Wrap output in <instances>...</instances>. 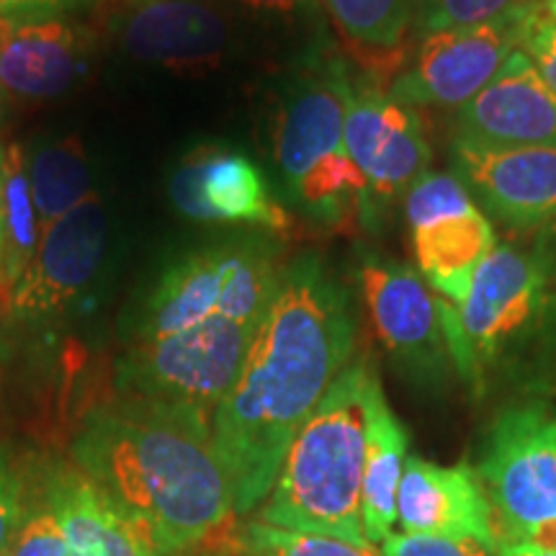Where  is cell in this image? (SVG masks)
I'll return each mask as SVG.
<instances>
[{"instance_id": "4316f807", "label": "cell", "mask_w": 556, "mask_h": 556, "mask_svg": "<svg viewBox=\"0 0 556 556\" xmlns=\"http://www.w3.org/2000/svg\"><path fill=\"white\" fill-rule=\"evenodd\" d=\"M526 0H415V39L443 29H462L492 21Z\"/></svg>"}, {"instance_id": "ac0fdd59", "label": "cell", "mask_w": 556, "mask_h": 556, "mask_svg": "<svg viewBox=\"0 0 556 556\" xmlns=\"http://www.w3.org/2000/svg\"><path fill=\"white\" fill-rule=\"evenodd\" d=\"M93 34L67 16L0 21V88L24 101L65 96L88 73Z\"/></svg>"}, {"instance_id": "e575fe53", "label": "cell", "mask_w": 556, "mask_h": 556, "mask_svg": "<svg viewBox=\"0 0 556 556\" xmlns=\"http://www.w3.org/2000/svg\"><path fill=\"white\" fill-rule=\"evenodd\" d=\"M500 556H556V552L541 548L531 541H518V544H503L500 546Z\"/></svg>"}, {"instance_id": "8fae6325", "label": "cell", "mask_w": 556, "mask_h": 556, "mask_svg": "<svg viewBox=\"0 0 556 556\" xmlns=\"http://www.w3.org/2000/svg\"><path fill=\"white\" fill-rule=\"evenodd\" d=\"M415 270L451 304L471 283L497 245L495 227L454 173L428 170L402 201Z\"/></svg>"}, {"instance_id": "4fadbf2b", "label": "cell", "mask_w": 556, "mask_h": 556, "mask_svg": "<svg viewBox=\"0 0 556 556\" xmlns=\"http://www.w3.org/2000/svg\"><path fill=\"white\" fill-rule=\"evenodd\" d=\"M358 289L374 332L402 377L417 387H441L454 364L438 296L422 276L407 263L364 250L358 258Z\"/></svg>"}, {"instance_id": "d4e9b609", "label": "cell", "mask_w": 556, "mask_h": 556, "mask_svg": "<svg viewBox=\"0 0 556 556\" xmlns=\"http://www.w3.org/2000/svg\"><path fill=\"white\" fill-rule=\"evenodd\" d=\"M235 554L240 556H381L374 544H351V541L299 533L250 520L235 533Z\"/></svg>"}, {"instance_id": "4dcf8cb0", "label": "cell", "mask_w": 556, "mask_h": 556, "mask_svg": "<svg viewBox=\"0 0 556 556\" xmlns=\"http://www.w3.org/2000/svg\"><path fill=\"white\" fill-rule=\"evenodd\" d=\"M242 9L281 24H296V21L317 18L323 0H235Z\"/></svg>"}, {"instance_id": "5b68a950", "label": "cell", "mask_w": 556, "mask_h": 556, "mask_svg": "<svg viewBox=\"0 0 556 556\" xmlns=\"http://www.w3.org/2000/svg\"><path fill=\"white\" fill-rule=\"evenodd\" d=\"M283 266V245L266 232L191 250L150 289L131 340L176 336L212 319L261 325L281 287Z\"/></svg>"}, {"instance_id": "ffe728a7", "label": "cell", "mask_w": 556, "mask_h": 556, "mask_svg": "<svg viewBox=\"0 0 556 556\" xmlns=\"http://www.w3.org/2000/svg\"><path fill=\"white\" fill-rule=\"evenodd\" d=\"M34 482L58 513L67 556H173L124 516L73 462H47Z\"/></svg>"}, {"instance_id": "277c9868", "label": "cell", "mask_w": 556, "mask_h": 556, "mask_svg": "<svg viewBox=\"0 0 556 556\" xmlns=\"http://www.w3.org/2000/svg\"><path fill=\"white\" fill-rule=\"evenodd\" d=\"M454 371L484 397L528 358L556 353V287L523 240L497 242L462 304L438 296Z\"/></svg>"}, {"instance_id": "30bf717a", "label": "cell", "mask_w": 556, "mask_h": 556, "mask_svg": "<svg viewBox=\"0 0 556 556\" xmlns=\"http://www.w3.org/2000/svg\"><path fill=\"white\" fill-rule=\"evenodd\" d=\"M533 3L484 24L443 29L415 39L405 65L389 80L387 93L409 109H448L475 99L520 50Z\"/></svg>"}, {"instance_id": "e0dca14e", "label": "cell", "mask_w": 556, "mask_h": 556, "mask_svg": "<svg viewBox=\"0 0 556 556\" xmlns=\"http://www.w3.org/2000/svg\"><path fill=\"white\" fill-rule=\"evenodd\" d=\"M451 139L475 144H556V93L523 50L451 116Z\"/></svg>"}, {"instance_id": "9c48e42d", "label": "cell", "mask_w": 556, "mask_h": 556, "mask_svg": "<svg viewBox=\"0 0 556 556\" xmlns=\"http://www.w3.org/2000/svg\"><path fill=\"white\" fill-rule=\"evenodd\" d=\"M345 150L366 184L358 225L379 232L389 212L430 170L426 124L415 109L394 101L374 78H356L345 116Z\"/></svg>"}, {"instance_id": "1f68e13d", "label": "cell", "mask_w": 556, "mask_h": 556, "mask_svg": "<svg viewBox=\"0 0 556 556\" xmlns=\"http://www.w3.org/2000/svg\"><path fill=\"white\" fill-rule=\"evenodd\" d=\"M86 3L88 0H0V21L67 16L70 11Z\"/></svg>"}, {"instance_id": "2e32d148", "label": "cell", "mask_w": 556, "mask_h": 556, "mask_svg": "<svg viewBox=\"0 0 556 556\" xmlns=\"http://www.w3.org/2000/svg\"><path fill=\"white\" fill-rule=\"evenodd\" d=\"M103 13L114 45L148 65H212L232 45L222 0H106Z\"/></svg>"}, {"instance_id": "3957f363", "label": "cell", "mask_w": 556, "mask_h": 556, "mask_svg": "<svg viewBox=\"0 0 556 556\" xmlns=\"http://www.w3.org/2000/svg\"><path fill=\"white\" fill-rule=\"evenodd\" d=\"M381 389L368 356L351 361L283 456L258 520L299 533L368 544L361 484L374 394Z\"/></svg>"}, {"instance_id": "5bb4252c", "label": "cell", "mask_w": 556, "mask_h": 556, "mask_svg": "<svg viewBox=\"0 0 556 556\" xmlns=\"http://www.w3.org/2000/svg\"><path fill=\"white\" fill-rule=\"evenodd\" d=\"M451 168L477 206L507 232L556 219V144H475L451 139Z\"/></svg>"}, {"instance_id": "8d00e7d4", "label": "cell", "mask_w": 556, "mask_h": 556, "mask_svg": "<svg viewBox=\"0 0 556 556\" xmlns=\"http://www.w3.org/2000/svg\"><path fill=\"white\" fill-rule=\"evenodd\" d=\"M544 9H546L548 16H552V18L556 21V3H552V5H544Z\"/></svg>"}, {"instance_id": "ba28073f", "label": "cell", "mask_w": 556, "mask_h": 556, "mask_svg": "<svg viewBox=\"0 0 556 556\" xmlns=\"http://www.w3.org/2000/svg\"><path fill=\"white\" fill-rule=\"evenodd\" d=\"M353 88L351 65L328 41L312 47L289 73L270 124V152L287 199L312 173L348 157Z\"/></svg>"}, {"instance_id": "f1b7e54d", "label": "cell", "mask_w": 556, "mask_h": 556, "mask_svg": "<svg viewBox=\"0 0 556 556\" xmlns=\"http://www.w3.org/2000/svg\"><path fill=\"white\" fill-rule=\"evenodd\" d=\"M520 50L528 54V60L536 65L541 78L556 93V21L548 16L544 5L533 3V11L528 16L523 31V41H520Z\"/></svg>"}, {"instance_id": "83f0119b", "label": "cell", "mask_w": 556, "mask_h": 556, "mask_svg": "<svg viewBox=\"0 0 556 556\" xmlns=\"http://www.w3.org/2000/svg\"><path fill=\"white\" fill-rule=\"evenodd\" d=\"M381 556H500V548L469 536L392 533L381 541Z\"/></svg>"}, {"instance_id": "cb8c5ba5", "label": "cell", "mask_w": 556, "mask_h": 556, "mask_svg": "<svg viewBox=\"0 0 556 556\" xmlns=\"http://www.w3.org/2000/svg\"><path fill=\"white\" fill-rule=\"evenodd\" d=\"M5 245H3V278L0 291H9L24 276L37 253L41 227L34 208L26 150L18 144L5 148Z\"/></svg>"}, {"instance_id": "8992f818", "label": "cell", "mask_w": 556, "mask_h": 556, "mask_svg": "<svg viewBox=\"0 0 556 556\" xmlns=\"http://www.w3.org/2000/svg\"><path fill=\"white\" fill-rule=\"evenodd\" d=\"M261 325L212 319L155 340H131L116 361V397L148 400L212 420L238 381Z\"/></svg>"}, {"instance_id": "603a6c76", "label": "cell", "mask_w": 556, "mask_h": 556, "mask_svg": "<svg viewBox=\"0 0 556 556\" xmlns=\"http://www.w3.org/2000/svg\"><path fill=\"white\" fill-rule=\"evenodd\" d=\"M29 186L41 235L90 197V168L75 139L41 142L26 152Z\"/></svg>"}, {"instance_id": "d590c367", "label": "cell", "mask_w": 556, "mask_h": 556, "mask_svg": "<svg viewBox=\"0 0 556 556\" xmlns=\"http://www.w3.org/2000/svg\"><path fill=\"white\" fill-rule=\"evenodd\" d=\"M3 111H5V90L0 88V122H3Z\"/></svg>"}, {"instance_id": "7402d4cb", "label": "cell", "mask_w": 556, "mask_h": 556, "mask_svg": "<svg viewBox=\"0 0 556 556\" xmlns=\"http://www.w3.org/2000/svg\"><path fill=\"white\" fill-rule=\"evenodd\" d=\"M409 435L400 417L387 405L384 389L374 394L368 417V443L361 484V523L368 544L392 536L397 523V495L407 462Z\"/></svg>"}, {"instance_id": "52a82bcc", "label": "cell", "mask_w": 556, "mask_h": 556, "mask_svg": "<svg viewBox=\"0 0 556 556\" xmlns=\"http://www.w3.org/2000/svg\"><path fill=\"white\" fill-rule=\"evenodd\" d=\"M477 477L495 510L503 544L531 541L556 523V415L536 402L500 413Z\"/></svg>"}, {"instance_id": "9a60e30c", "label": "cell", "mask_w": 556, "mask_h": 556, "mask_svg": "<svg viewBox=\"0 0 556 556\" xmlns=\"http://www.w3.org/2000/svg\"><path fill=\"white\" fill-rule=\"evenodd\" d=\"M168 197L180 217L199 225L250 227L266 235H283L291 227L289 212L258 165L227 144H199L180 157Z\"/></svg>"}, {"instance_id": "484cf974", "label": "cell", "mask_w": 556, "mask_h": 556, "mask_svg": "<svg viewBox=\"0 0 556 556\" xmlns=\"http://www.w3.org/2000/svg\"><path fill=\"white\" fill-rule=\"evenodd\" d=\"M5 556H67L65 531L58 513L34 479L26 484L24 516Z\"/></svg>"}, {"instance_id": "836d02e7", "label": "cell", "mask_w": 556, "mask_h": 556, "mask_svg": "<svg viewBox=\"0 0 556 556\" xmlns=\"http://www.w3.org/2000/svg\"><path fill=\"white\" fill-rule=\"evenodd\" d=\"M5 148L0 144V278H3V245H5Z\"/></svg>"}, {"instance_id": "7a4b0ae2", "label": "cell", "mask_w": 556, "mask_h": 556, "mask_svg": "<svg viewBox=\"0 0 556 556\" xmlns=\"http://www.w3.org/2000/svg\"><path fill=\"white\" fill-rule=\"evenodd\" d=\"M70 462L173 556L197 552L235 518L212 420L189 409L103 402L83 417Z\"/></svg>"}, {"instance_id": "d6a6232c", "label": "cell", "mask_w": 556, "mask_h": 556, "mask_svg": "<svg viewBox=\"0 0 556 556\" xmlns=\"http://www.w3.org/2000/svg\"><path fill=\"white\" fill-rule=\"evenodd\" d=\"M520 240L531 248V253L539 258L541 268L546 270L548 281L556 287V219L546 222L544 227L533 229L531 235H523Z\"/></svg>"}, {"instance_id": "d6986e66", "label": "cell", "mask_w": 556, "mask_h": 556, "mask_svg": "<svg viewBox=\"0 0 556 556\" xmlns=\"http://www.w3.org/2000/svg\"><path fill=\"white\" fill-rule=\"evenodd\" d=\"M402 533L469 536L500 548L497 520L477 471L458 464L441 467L420 456H407L397 495Z\"/></svg>"}, {"instance_id": "7c38bea8", "label": "cell", "mask_w": 556, "mask_h": 556, "mask_svg": "<svg viewBox=\"0 0 556 556\" xmlns=\"http://www.w3.org/2000/svg\"><path fill=\"white\" fill-rule=\"evenodd\" d=\"M109 214L90 197L41 235L37 253L5 291V319L21 328L60 323L99 281L109 255Z\"/></svg>"}, {"instance_id": "f35d334b", "label": "cell", "mask_w": 556, "mask_h": 556, "mask_svg": "<svg viewBox=\"0 0 556 556\" xmlns=\"http://www.w3.org/2000/svg\"><path fill=\"white\" fill-rule=\"evenodd\" d=\"M212 556H240V554H235V552H227V554H212Z\"/></svg>"}, {"instance_id": "74e56055", "label": "cell", "mask_w": 556, "mask_h": 556, "mask_svg": "<svg viewBox=\"0 0 556 556\" xmlns=\"http://www.w3.org/2000/svg\"><path fill=\"white\" fill-rule=\"evenodd\" d=\"M528 3H536V5H552L556 0H528Z\"/></svg>"}, {"instance_id": "6da1fadb", "label": "cell", "mask_w": 556, "mask_h": 556, "mask_svg": "<svg viewBox=\"0 0 556 556\" xmlns=\"http://www.w3.org/2000/svg\"><path fill=\"white\" fill-rule=\"evenodd\" d=\"M356 338V302L328 261L319 253L287 261L240 377L212 417L235 516L268 497L291 441L353 361Z\"/></svg>"}, {"instance_id": "f546056e", "label": "cell", "mask_w": 556, "mask_h": 556, "mask_svg": "<svg viewBox=\"0 0 556 556\" xmlns=\"http://www.w3.org/2000/svg\"><path fill=\"white\" fill-rule=\"evenodd\" d=\"M26 482L13 467L5 448L0 446V556L9 554V546L16 536L21 516H24Z\"/></svg>"}, {"instance_id": "44dd1931", "label": "cell", "mask_w": 556, "mask_h": 556, "mask_svg": "<svg viewBox=\"0 0 556 556\" xmlns=\"http://www.w3.org/2000/svg\"><path fill=\"white\" fill-rule=\"evenodd\" d=\"M323 9L366 78L379 80L405 65L415 45V0H323Z\"/></svg>"}]
</instances>
